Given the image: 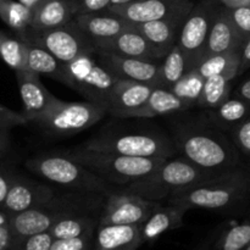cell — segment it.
Instances as JSON below:
<instances>
[{
	"label": "cell",
	"mask_w": 250,
	"mask_h": 250,
	"mask_svg": "<svg viewBox=\"0 0 250 250\" xmlns=\"http://www.w3.org/2000/svg\"><path fill=\"white\" fill-rule=\"evenodd\" d=\"M171 133L177 153L204 170L222 172L239 166L241 153L232 138L207 116L176 120Z\"/></svg>",
	"instance_id": "cell-1"
},
{
	"label": "cell",
	"mask_w": 250,
	"mask_h": 250,
	"mask_svg": "<svg viewBox=\"0 0 250 250\" xmlns=\"http://www.w3.org/2000/svg\"><path fill=\"white\" fill-rule=\"evenodd\" d=\"M110 122L81 146L88 150L138 158H173L177 153L171 136L146 122Z\"/></svg>",
	"instance_id": "cell-2"
},
{
	"label": "cell",
	"mask_w": 250,
	"mask_h": 250,
	"mask_svg": "<svg viewBox=\"0 0 250 250\" xmlns=\"http://www.w3.org/2000/svg\"><path fill=\"white\" fill-rule=\"evenodd\" d=\"M250 194V172L238 167L216 172L186 189L175 193L166 203L190 209L225 211L241 204Z\"/></svg>",
	"instance_id": "cell-3"
},
{
	"label": "cell",
	"mask_w": 250,
	"mask_h": 250,
	"mask_svg": "<svg viewBox=\"0 0 250 250\" xmlns=\"http://www.w3.org/2000/svg\"><path fill=\"white\" fill-rule=\"evenodd\" d=\"M65 154L97 173L110 186L120 188L149 176L166 160L165 158H138L88 150L82 146L66 150Z\"/></svg>",
	"instance_id": "cell-4"
},
{
	"label": "cell",
	"mask_w": 250,
	"mask_h": 250,
	"mask_svg": "<svg viewBox=\"0 0 250 250\" xmlns=\"http://www.w3.org/2000/svg\"><path fill=\"white\" fill-rule=\"evenodd\" d=\"M26 167L46 182L66 189L109 194L114 187L65 153H44L26 161Z\"/></svg>",
	"instance_id": "cell-5"
},
{
	"label": "cell",
	"mask_w": 250,
	"mask_h": 250,
	"mask_svg": "<svg viewBox=\"0 0 250 250\" xmlns=\"http://www.w3.org/2000/svg\"><path fill=\"white\" fill-rule=\"evenodd\" d=\"M214 173L216 172L204 170L183 156L168 158L153 173L122 188L149 200L165 202L175 193L207 180Z\"/></svg>",
	"instance_id": "cell-6"
},
{
	"label": "cell",
	"mask_w": 250,
	"mask_h": 250,
	"mask_svg": "<svg viewBox=\"0 0 250 250\" xmlns=\"http://www.w3.org/2000/svg\"><path fill=\"white\" fill-rule=\"evenodd\" d=\"M63 85L80 93L88 102L106 107L119 78L105 68L94 54H82L63 65ZM107 110V109H106Z\"/></svg>",
	"instance_id": "cell-7"
},
{
	"label": "cell",
	"mask_w": 250,
	"mask_h": 250,
	"mask_svg": "<svg viewBox=\"0 0 250 250\" xmlns=\"http://www.w3.org/2000/svg\"><path fill=\"white\" fill-rule=\"evenodd\" d=\"M106 115V107L88 100H59L55 106L34 124L55 137H70L93 127Z\"/></svg>",
	"instance_id": "cell-8"
},
{
	"label": "cell",
	"mask_w": 250,
	"mask_h": 250,
	"mask_svg": "<svg viewBox=\"0 0 250 250\" xmlns=\"http://www.w3.org/2000/svg\"><path fill=\"white\" fill-rule=\"evenodd\" d=\"M33 43L46 49L61 63H68L82 54L97 53L94 44L81 29L76 20L58 28L44 32H31L26 36Z\"/></svg>",
	"instance_id": "cell-9"
},
{
	"label": "cell",
	"mask_w": 250,
	"mask_h": 250,
	"mask_svg": "<svg viewBox=\"0 0 250 250\" xmlns=\"http://www.w3.org/2000/svg\"><path fill=\"white\" fill-rule=\"evenodd\" d=\"M215 11L216 9L210 0H203L194 5L183 22L177 44L185 54L188 71L197 67L204 59Z\"/></svg>",
	"instance_id": "cell-10"
},
{
	"label": "cell",
	"mask_w": 250,
	"mask_h": 250,
	"mask_svg": "<svg viewBox=\"0 0 250 250\" xmlns=\"http://www.w3.org/2000/svg\"><path fill=\"white\" fill-rule=\"evenodd\" d=\"M160 202L149 200L124 188L112 189L105 198L99 216V226L142 225Z\"/></svg>",
	"instance_id": "cell-11"
},
{
	"label": "cell",
	"mask_w": 250,
	"mask_h": 250,
	"mask_svg": "<svg viewBox=\"0 0 250 250\" xmlns=\"http://www.w3.org/2000/svg\"><path fill=\"white\" fill-rule=\"evenodd\" d=\"M193 7L194 2L192 0H138L110 6L107 11L114 12L132 23H143L156 20L186 19Z\"/></svg>",
	"instance_id": "cell-12"
},
{
	"label": "cell",
	"mask_w": 250,
	"mask_h": 250,
	"mask_svg": "<svg viewBox=\"0 0 250 250\" xmlns=\"http://www.w3.org/2000/svg\"><path fill=\"white\" fill-rule=\"evenodd\" d=\"M55 193L56 190L48 183L31 180L16 173L1 208L10 214L41 208L50 202Z\"/></svg>",
	"instance_id": "cell-13"
},
{
	"label": "cell",
	"mask_w": 250,
	"mask_h": 250,
	"mask_svg": "<svg viewBox=\"0 0 250 250\" xmlns=\"http://www.w3.org/2000/svg\"><path fill=\"white\" fill-rule=\"evenodd\" d=\"M16 81L23 104V114L29 124L36 122L55 106L60 99L51 94L41 81V76L29 70L16 71Z\"/></svg>",
	"instance_id": "cell-14"
},
{
	"label": "cell",
	"mask_w": 250,
	"mask_h": 250,
	"mask_svg": "<svg viewBox=\"0 0 250 250\" xmlns=\"http://www.w3.org/2000/svg\"><path fill=\"white\" fill-rule=\"evenodd\" d=\"M97 60L119 80H131L158 87L160 63L142 59L126 58L111 53H95Z\"/></svg>",
	"instance_id": "cell-15"
},
{
	"label": "cell",
	"mask_w": 250,
	"mask_h": 250,
	"mask_svg": "<svg viewBox=\"0 0 250 250\" xmlns=\"http://www.w3.org/2000/svg\"><path fill=\"white\" fill-rule=\"evenodd\" d=\"M156 85L131 80H119L107 103V114L116 119H132L146 103Z\"/></svg>",
	"instance_id": "cell-16"
},
{
	"label": "cell",
	"mask_w": 250,
	"mask_h": 250,
	"mask_svg": "<svg viewBox=\"0 0 250 250\" xmlns=\"http://www.w3.org/2000/svg\"><path fill=\"white\" fill-rule=\"evenodd\" d=\"M76 22L97 48L132 26V22L110 11L82 14L75 17Z\"/></svg>",
	"instance_id": "cell-17"
},
{
	"label": "cell",
	"mask_w": 250,
	"mask_h": 250,
	"mask_svg": "<svg viewBox=\"0 0 250 250\" xmlns=\"http://www.w3.org/2000/svg\"><path fill=\"white\" fill-rule=\"evenodd\" d=\"M95 50L148 61L161 60L154 46L141 32L134 28L133 23L128 29L98 45Z\"/></svg>",
	"instance_id": "cell-18"
},
{
	"label": "cell",
	"mask_w": 250,
	"mask_h": 250,
	"mask_svg": "<svg viewBox=\"0 0 250 250\" xmlns=\"http://www.w3.org/2000/svg\"><path fill=\"white\" fill-rule=\"evenodd\" d=\"M32 10L33 14L29 31L37 33L63 26L77 15L73 0H41Z\"/></svg>",
	"instance_id": "cell-19"
},
{
	"label": "cell",
	"mask_w": 250,
	"mask_h": 250,
	"mask_svg": "<svg viewBox=\"0 0 250 250\" xmlns=\"http://www.w3.org/2000/svg\"><path fill=\"white\" fill-rule=\"evenodd\" d=\"M243 43V39L227 14L226 7L216 9L210 27L204 58L214 54L241 50Z\"/></svg>",
	"instance_id": "cell-20"
},
{
	"label": "cell",
	"mask_w": 250,
	"mask_h": 250,
	"mask_svg": "<svg viewBox=\"0 0 250 250\" xmlns=\"http://www.w3.org/2000/svg\"><path fill=\"white\" fill-rule=\"evenodd\" d=\"M141 225L98 226L92 250H137L143 244Z\"/></svg>",
	"instance_id": "cell-21"
},
{
	"label": "cell",
	"mask_w": 250,
	"mask_h": 250,
	"mask_svg": "<svg viewBox=\"0 0 250 250\" xmlns=\"http://www.w3.org/2000/svg\"><path fill=\"white\" fill-rule=\"evenodd\" d=\"M186 19H165L156 21L133 23L134 28L141 32L149 43L154 46L160 59L167 55L168 51L177 44L181 28Z\"/></svg>",
	"instance_id": "cell-22"
},
{
	"label": "cell",
	"mask_w": 250,
	"mask_h": 250,
	"mask_svg": "<svg viewBox=\"0 0 250 250\" xmlns=\"http://www.w3.org/2000/svg\"><path fill=\"white\" fill-rule=\"evenodd\" d=\"M186 210L171 203L164 204L160 202L156 205L148 219L141 225V233L144 243L154 242L164 233L180 229L183 225Z\"/></svg>",
	"instance_id": "cell-23"
},
{
	"label": "cell",
	"mask_w": 250,
	"mask_h": 250,
	"mask_svg": "<svg viewBox=\"0 0 250 250\" xmlns=\"http://www.w3.org/2000/svg\"><path fill=\"white\" fill-rule=\"evenodd\" d=\"M55 222H58V220L51 214L50 210L45 207H41L11 214L9 227L15 241H17L24 237L49 231Z\"/></svg>",
	"instance_id": "cell-24"
},
{
	"label": "cell",
	"mask_w": 250,
	"mask_h": 250,
	"mask_svg": "<svg viewBox=\"0 0 250 250\" xmlns=\"http://www.w3.org/2000/svg\"><path fill=\"white\" fill-rule=\"evenodd\" d=\"M190 109L187 103L170 89L161 87H155L148 98L146 104L133 114L132 119H153L156 116H167L175 115L177 112H185Z\"/></svg>",
	"instance_id": "cell-25"
},
{
	"label": "cell",
	"mask_w": 250,
	"mask_h": 250,
	"mask_svg": "<svg viewBox=\"0 0 250 250\" xmlns=\"http://www.w3.org/2000/svg\"><path fill=\"white\" fill-rule=\"evenodd\" d=\"M250 117V104L238 97L229 98L221 105L208 110L207 119L225 132H231L234 127Z\"/></svg>",
	"instance_id": "cell-26"
},
{
	"label": "cell",
	"mask_w": 250,
	"mask_h": 250,
	"mask_svg": "<svg viewBox=\"0 0 250 250\" xmlns=\"http://www.w3.org/2000/svg\"><path fill=\"white\" fill-rule=\"evenodd\" d=\"M24 39L27 41L26 70L38 73L39 76L44 75L46 77H50L63 84V81H65L63 63H61L46 49L42 48L41 45L33 43L29 39Z\"/></svg>",
	"instance_id": "cell-27"
},
{
	"label": "cell",
	"mask_w": 250,
	"mask_h": 250,
	"mask_svg": "<svg viewBox=\"0 0 250 250\" xmlns=\"http://www.w3.org/2000/svg\"><path fill=\"white\" fill-rule=\"evenodd\" d=\"M99 226V216L95 215H78L65 217L55 222L49 232L54 239H71L85 236L97 231Z\"/></svg>",
	"instance_id": "cell-28"
},
{
	"label": "cell",
	"mask_w": 250,
	"mask_h": 250,
	"mask_svg": "<svg viewBox=\"0 0 250 250\" xmlns=\"http://www.w3.org/2000/svg\"><path fill=\"white\" fill-rule=\"evenodd\" d=\"M239 63H241V50H233L205 56L195 67V70L204 80L217 75L238 76Z\"/></svg>",
	"instance_id": "cell-29"
},
{
	"label": "cell",
	"mask_w": 250,
	"mask_h": 250,
	"mask_svg": "<svg viewBox=\"0 0 250 250\" xmlns=\"http://www.w3.org/2000/svg\"><path fill=\"white\" fill-rule=\"evenodd\" d=\"M33 10L16 0H0V19L21 38H26L31 27Z\"/></svg>",
	"instance_id": "cell-30"
},
{
	"label": "cell",
	"mask_w": 250,
	"mask_h": 250,
	"mask_svg": "<svg viewBox=\"0 0 250 250\" xmlns=\"http://www.w3.org/2000/svg\"><path fill=\"white\" fill-rule=\"evenodd\" d=\"M236 75H217L207 78L204 82L202 94L198 100V106L211 110L221 105L229 98L231 82Z\"/></svg>",
	"instance_id": "cell-31"
},
{
	"label": "cell",
	"mask_w": 250,
	"mask_h": 250,
	"mask_svg": "<svg viewBox=\"0 0 250 250\" xmlns=\"http://www.w3.org/2000/svg\"><path fill=\"white\" fill-rule=\"evenodd\" d=\"M187 71L188 66L185 54L180 45L176 44L160 63L158 87L171 89L186 75Z\"/></svg>",
	"instance_id": "cell-32"
},
{
	"label": "cell",
	"mask_w": 250,
	"mask_h": 250,
	"mask_svg": "<svg viewBox=\"0 0 250 250\" xmlns=\"http://www.w3.org/2000/svg\"><path fill=\"white\" fill-rule=\"evenodd\" d=\"M0 59L16 71L26 70L27 60V41L16 36L12 37L7 33H2L0 37Z\"/></svg>",
	"instance_id": "cell-33"
},
{
	"label": "cell",
	"mask_w": 250,
	"mask_h": 250,
	"mask_svg": "<svg viewBox=\"0 0 250 250\" xmlns=\"http://www.w3.org/2000/svg\"><path fill=\"white\" fill-rule=\"evenodd\" d=\"M204 78L199 75L195 68H193V70L187 71L186 75L170 90L192 107L198 104L203 87H204Z\"/></svg>",
	"instance_id": "cell-34"
},
{
	"label": "cell",
	"mask_w": 250,
	"mask_h": 250,
	"mask_svg": "<svg viewBox=\"0 0 250 250\" xmlns=\"http://www.w3.org/2000/svg\"><path fill=\"white\" fill-rule=\"evenodd\" d=\"M250 247V221L227 229L216 242V250H244Z\"/></svg>",
	"instance_id": "cell-35"
},
{
	"label": "cell",
	"mask_w": 250,
	"mask_h": 250,
	"mask_svg": "<svg viewBox=\"0 0 250 250\" xmlns=\"http://www.w3.org/2000/svg\"><path fill=\"white\" fill-rule=\"evenodd\" d=\"M226 7V6H225ZM226 11L243 42L250 37V5L226 7Z\"/></svg>",
	"instance_id": "cell-36"
},
{
	"label": "cell",
	"mask_w": 250,
	"mask_h": 250,
	"mask_svg": "<svg viewBox=\"0 0 250 250\" xmlns=\"http://www.w3.org/2000/svg\"><path fill=\"white\" fill-rule=\"evenodd\" d=\"M54 241L50 232H42L15 241L14 250H50Z\"/></svg>",
	"instance_id": "cell-37"
},
{
	"label": "cell",
	"mask_w": 250,
	"mask_h": 250,
	"mask_svg": "<svg viewBox=\"0 0 250 250\" xmlns=\"http://www.w3.org/2000/svg\"><path fill=\"white\" fill-rule=\"evenodd\" d=\"M229 133L241 155L250 158V117L234 127Z\"/></svg>",
	"instance_id": "cell-38"
},
{
	"label": "cell",
	"mask_w": 250,
	"mask_h": 250,
	"mask_svg": "<svg viewBox=\"0 0 250 250\" xmlns=\"http://www.w3.org/2000/svg\"><path fill=\"white\" fill-rule=\"evenodd\" d=\"M94 234L95 232L78 237V238L56 239L54 241L50 250H92Z\"/></svg>",
	"instance_id": "cell-39"
},
{
	"label": "cell",
	"mask_w": 250,
	"mask_h": 250,
	"mask_svg": "<svg viewBox=\"0 0 250 250\" xmlns=\"http://www.w3.org/2000/svg\"><path fill=\"white\" fill-rule=\"evenodd\" d=\"M29 121L23 112H17L0 104V128L11 129L14 127L26 126Z\"/></svg>",
	"instance_id": "cell-40"
},
{
	"label": "cell",
	"mask_w": 250,
	"mask_h": 250,
	"mask_svg": "<svg viewBox=\"0 0 250 250\" xmlns=\"http://www.w3.org/2000/svg\"><path fill=\"white\" fill-rule=\"evenodd\" d=\"M73 2L77 9V15L106 11L111 6V0H73Z\"/></svg>",
	"instance_id": "cell-41"
},
{
	"label": "cell",
	"mask_w": 250,
	"mask_h": 250,
	"mask_svg": "<svg viewBox=\"0 0 250 250\" xmlns=\"http://www.w3.org/2000/svg\"><path fill=\"white\" fill-rule=\"evenodd\" d=\"M15 176H16V173L10 170V168L0 167V208L2 207L5 199H6L10 186H11Z\"/></svg>",
	"instance_id": "cell-42"
},
{
	"label": "cell",
	"mask_w": 250,
	"mask_h": 250,
	"mask_svg": "<svg viewBox=\"0 0 250 250\" xmlns=\"http://www.w3.org/2000/svg\"><path fill=\"white\" fill-rule=\"evenodd\" d=\"M15 238L9 226L0 227V250H14Z\"/></svg>",
	"instance_id": "cell-43"
},
{
	"label": "cell",
	"mask_w": 250,
	"mask_h": 250,
	"mask_svg": "<svg viewBox=\"0 0 250 250\" xmlns=\"http://www.w3.org/2000/svg\"><path fill=\"white\" fill-rule=\"evenodd\" d=\"M250 67V37L243 43L241 48V63L238 68V76L243 75Z\"/></svg>",
	"instance_id": "cell-44"
},
{
	"label": "cell",
	"mask_w": 250,
	"mask_h": 250,
	"mask_svg": "<svg viewBox=\"0 0 250 250\" xmlns=\"http://www.w3.org/2000/svg\"><path fill=\"white\" fill-rule=\"evenodd\" d=\"M236 97L241 98L244 102L250 104V78L244 81V82L239 85L238 89H237Z\"/></svg>",
	"instance_id": "cell-45"
},
{
	"label": "cell",
	"mask_w": 250,
	"mask_h": 250,
	"mask_svg": "<svg viewBox=\"0 0 250 250\" xmlns=\"http://www.w3.org/2000/svg\"><path fill=\"white\" fill-rule=\"evenodd\" d=\"M10 129L0 128V156L4 155L10 146Z\"/></svg>",
	"instance_id": "cell-46"
},
{
	"label": "cell",
	"mask_w": 250,
	"mask_h": 250,
	"mask_svg": "<svg viewBox=\"0 0 250 250\" xmlns=\"http://www.w3.org/2000/svg\"><path fill=\"white\" fill-rule=\"evenodd\" d=\"M226 7H236L242 5H249L250 0H220Z\"/></svg>",
	"instance_id": "cell-47"
},
{
	"label": "cell",
	"mask_w": 250,
	"mask_h": 250,
	"mask_svg": "<svg viewBox=\"0 0 250 250\" xmlns=\"http://www.w3.org/2000/svg\"><path fill=\"white\" fill-rule=\"evenodd\" d=\"M10 219H11V214L0 208V227L9 226Z\"/></svg>",
	"instance_id": "cell-48"
},
{
	"label": "cell",
	"mask_w": 250,
	"mask_h": 250,
	"mask_svg": "<svg viewBox=\"0 0 250 250\" xmlns=\"http://www.w3.org/2000/svg\"><path fill=\"white\" fill-rule=\"evenodd\" d=\"M211 244H212V238H208L207 241L203 242V243L200 244V246H198L194 250H210V248H211Z\"/></svg>",
	"instance_id": "cell-49"
},
{
	"label": "cell",
	"mask_w": 250,
	"mask_h": 250,
	"mask_svg": "<svg viewBox=\"0 0 250 250\" xmlns=\"http://www.w3.org/2000/svg\"><path fill=\"white\" fill-rule=\"evenodd\" d=\"M19 1H21L22 4H24L26 6L31 7V9H33V7H36L37 5L41 2V0H19Z\"/></svg>",
	"instance_id": "cell-50"
},
{
	"label": "cell",
	"mask_w": 250,
	"mask_h": 250,
	"mask_svg": "<svg viewBox=\"0 0 250 250\" xmlns=\"http://www.w3.org/2000/svg\"><path fill=\"white\" fill-rule=\"evenodd\" d=\"M138 1V0H111V6H117V5L128 4V2Z\"/></svg>",
	"instance_id": "cell-51"
},
{
	"label": "cell",
	"mask_w": 250,
	"mask_h": 250,
	"mask_svg": "<svg viewBox=\"0 0 250 250\" xmlns=\"http://www.w3.org/2000/svg\"><path fill=\"white\" fill-rule=\"evenodd\" d=\"M2 33H4V32H1V31H0V37H1V34H2Z\"/></svg>",
	"instance_id": "cell-52"
},
{
	"label": "cell",
	"mask_w": 250,
	"mask_h": 250,
	"mask_svg": "<svg viewBox=\"0 0 250 250\" xmlns=\"http://www.w3.org/2000/svg\"><path fill=\"white\" fill-rule=\"evenodd\" d=\"M247 250H250V247H248V248H247Z\"/></svg>",
	"instance_id": "cell-53"
},
{
	"label": "cell",
	"mask_w": 250,
	"mask_h": 250,
	"mask_svg": "<svg viewBox=\"0 0 250 250\" xmlns=\"http://www.w3.org/2000/svg\"><path fill=\"white\" fill-rule=\"evenodd\" d=\"M249 5H250V4H249Z\"/></svg>",
	"instance_id": "cell-54"
}]
</instances>
